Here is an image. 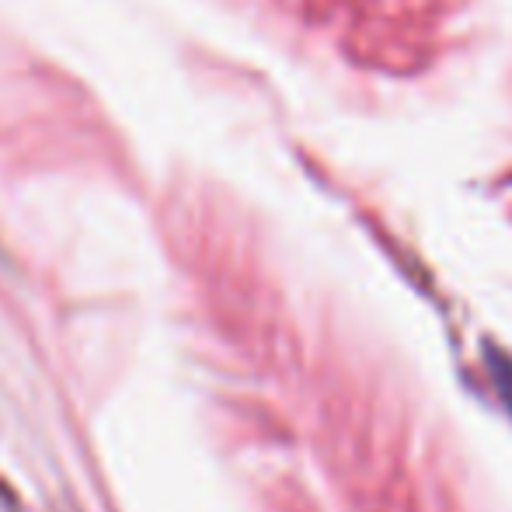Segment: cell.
Masks as SVG:
<instances>
[{"label":"cell","mask_w":512,"mask_h":512,"mask_svg":"<svg viewBox=\"0 0 512 512\" xmlns=\"http://www.w3.org/2000/svg\"><path fill=\"white\" fill-rule=\"evenodd\" d=\"M492 377H495V387H499L502 401H506V408L512 411V363H495Z\"/></svg>","instance_id":"cell-1"}]
</instances>
